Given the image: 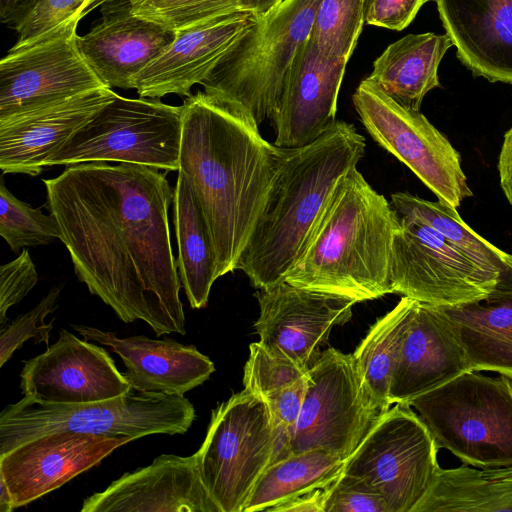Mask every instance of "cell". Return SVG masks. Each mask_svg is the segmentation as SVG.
I'll return each instance as SVG.
<instances>
[{
    "mask_svg": "<svg viewBox=\"0 0 512 512\" xmlns=\"http://www.w3.org/2000/svg\"><path fill=\"white\" fill-rule=\"evenodd\" d=\"M116 95L106 86L1 119L3 173L39 175L45 161Z\"/></svg>",
    "mask_w": 512,
    "mask_h": 512,
    "instance_id": "cell-22",
    "label": "cell"
},
{
    "mask_svg": "<svg viewBox=\"0 0 512 512\" xmlns=\"http://www.w3.org/2000/svg\"><path fill=\"white\" fill-rule=\"evenodd\" d=\"M0 235L12 251L23 247L47 245L61 238L59 224L53 214L45 215L40 209L16 198L0 182Z\"/></svg>",
    "mask_w": 512,
    "mask_h": 512,
    "instance_id": "cell-34",
    "label": "cell"
},
{
    "mask_svg": "<svg viewBox=\"0 0 512 512\" xmlns=\"http://www.w3.org/2000/svg\"><path fill=\"white\" fill-rule=\"evenodd\" d=\"M512 512V465L439 468L413 512Z\"/></svg>",
    "mask_w": 512,
    "mask_h": 512,
    "instance_id": "cell-29",
    "label": "cell"
},
{
    "mask_svg": "<svg viewBox=\"0 0 512 512\" xmlns=\"http://www.w3.org/2000/svg\"><path fill=\"white\" fill-rule=\"evenodd\" d=\"M380 416L362 389L352 354L328 348L306 372L293 453L321 448L346 460Z\"/></svg>",
    "mask_w": 512,
    "mask_h": 512,
    "instance_id": "cell-13",
    "label": "cell"
},
{
    "mask_svg": "<svg viewBox=\"0 0 512 512\" xmlns=\"http://www.w3.org/2000/svg\"><path fill=\"white\" fill-rule=\"evenodd\" d=\"M61 288L53 287L48 294L30 311L20 315L6 327L0 330V367H2L13 353L28 339L33 338L36 343L45 342L49 346L50 331L53 320L46 324L45 317L56 308Z\"/></svg>",
    "mask_w": 512,
    "mask_h": 512,
    "instance_id": "cell-38",
    "label": "cell"
},
{
    "mask_svg": "<svg viewBox=\"0 0 512 512\" xmlns=\"http://www.w3.org/2000/svg\"><path fill=\"white\" fill-rule=\"evenodd\" d=\"M272 451L271 417L261 398L244 389L212 410L196 454L203 483L221 512H244Z\"/></svg>",
    "mask_w": 512,
    "mask_h": 512,
    "instance_id": "cell-10",
    "label": "cell"
},
{
    "mask_svg": "<svg viewBox=\"0 0 512 512\" xmlns=\"http://www.w3.org/2000/svg\"><path fill=\"white\" fill-rule=\"evenodd\" d=\"M60 240L78 279L125 323L157 336L184 335L181 281L168 209L172 190L157 168L86 162L43 180Z\"/></svg>",
    "mask_w": 512,
    "mask_h": 512,
    "instance_id": "cell-1",
    "label": "cell"
},
{
    "mask_svg": "<svg viewBox=\"0 0 512 512\" xmlns=\"http://www.w3.org/2000/svg\"><path fill=\"white\" fill-rule=\"evenodd\" d=\"M417 300L402 296L397 305L379 318L352 353L362 389L371 406L387 411L392 377L408 332Z\"/></svg>",
    "mask_w": 512,
    "mask_h": 512,
    "instance_id": "cell-30",
    "label": "cell"
},
{
    "mask_svg": "<svg viewBox=\"0 0 512 512\" xmlns=\"http://www.w3.org/2000/svg\"><path fill=\"white\" fill-rule=\"evenodd\" d=\"M284 0H239L238 8L262 18L279 6Z\"/></svg>",
    "mask_w": 512,
    "mask_h": 512,
    "instance_id": "cell-46",
    "label": "cell"
},
{
    "mask_svg": "<svg viewBox=\"0 0 512 512\" xmlns=\"http://www.w3.org/2000/svg\"><path fill=\"white\" fill-rule=\"evenodd\" d=\"M348 61L322 54L310 37L300 46L286 73L271 119L276 146L295 148L310 144L335 124Z\"/></svg>",
    "mask_w": 512,
    "mask_h": 512,
    "instance_id": "cell-18",
    "label": "cell"
},
{
    "mask_svg": "<svg viewBox=\"0 0 512 512\" xmlns=\"http://www.w3.org/2000/svg\"><path fill=\"white\" fill-rule=\"evenodd\" d=\"M253 13L235 11L176 31L172 43L135 78L142 98L191 96L222 57L258 22Z\"/></svg>",
    "mask_w": 512,
    "mask_h": 512,
    "instance_id": "cell-20",
    "label": "cell"
},
{
    "mask_svg": "<svg viewBox=\"0 0 512 512\" xmlns=\"http://www.w3.org/2000/svg\"><path fill=\"white\" fill-rule=\"evenodd\" d=\"M259 342L270 352L294 361L305 371L320 357L331 330L352 317L355 301L282 281L254 294Z\"/></svg>",
    "mask_w": 512,
    "mask_h": 512,
    "instance_id": "cell-15",
    "label": "cell"
},
{
    "mask_svg": "<svg viewBox=\"0 0 512 512\" xmlns=\"http://www.w3.org/2000/svg\"><path fill=\"white\" fill-rule=\"evenodd\" d=\"M183 107L116 95L77 130L44 166L131 163L178 171Z\"/></svg>",
    "mask_w": 512,
    "mask_h": 512,
    "instance_id": "cell-8",
    "label": "cell"
},
{
    "mask_svg": "<svg viewBox=\"0 0 512 512\" xmlns=\"http://www.w3.org/2000/svg\"><path fill=\"white\" fill-rule=\"evenodd\" d=\"M408 404L438 449L475 468L512 465V377L467 371Z\"/></svg>",
    "mask_w": 512,
    "mask_h": 512,
    "instance_id": "cell-6",
    "label": "cell"
},
{
    "mask_svg": "<svg viewBox=\"0 0 512 512\" xmlns=\"http://www.w3.org/2000/svg\"><path fill=\"white\" fill-rule=\"evenodd\" d=\"M390 204L395 212L417 218L433 227L479 268L496 279L505 293L512 292V254L477 234L464 222L456 208L408 192L393 193Z\"/></svg>",
    "mask_w": 512,
    "mask_h": 512,
    "instance_id": "cell-31",
    "label": "cell"
},
{
    "mask_svg": "<svg viewBox=\"0 0 512 512\" xmlns=\"http://www.w3.org/2000/svg\"><path fill=\"white\" fill-rule=\"evenodd\" d=\"M393 207L354 167L340 181L288 283L363 302L393 293Z\"/></svg>",
    "mask_w": 512,
    "mask_h": 512,
    "instance_id": "cell-4",
    "label": "cell"
},
{
    "mask_svg": "<svg viewBox=\"0 0 512 512\" xmlns=\"http://www.w3.org/2000/svg\"><path fill=\"white\" fill-rule=\"evenodd\" d=\"M452 46L446 34H408L374 60L367 79L400 105L420 111L425 95L441 87L438 68Z\"/></svg>",
    "mask_w": 512,
    "mask_h": 512,
    "instance_id": "cell-26",
    "label": "cell"
},
{
    "mask_svg": "<svg viewBox=\"0 0 512 512\" xmlns=\"http://www.w3.org/2000/svg\"><path fill=\"white\" fill-rule=\"evenodd\" d=\"M321 0H284L222 57L202 81L208 95L242 105L260 126L272 119L286 73L310 37Z\"/></svg>",
    "mask_w": 512,
    "mask_h": 512,
    "instance_id": "cell-7",
    "label": "cell"
},
{
    "mask_svg": "<svg viewBox=\"0 0 512 512\" xmlns=\"http://www.w3.org/2000/svg\"><path fill=\"white\" fill-rule=\"evenodd\" d=\"M78 22L1 59L0 120L106 87L79 51Z\"/></svg>",
    "mask_w": 512,
    "mask_h": 512,
    "instance_id": "cell-14",
    "label": "cell"
},
{
    "mask_svg": "<svg viewBox=\"0 0 512 512\" xmlns=\"http://www.w3.org/2000/svg\"><path fill=\"white\" fill-rule=\"evenodd\" d=\"M86 340L109 346L123 361V375L138 392L184 395L215 371L213 362L194 345L144 335L119 338L99 328L71 325Z\"/></svg>",
    "mask_w": 512,
    "mask_h": 512,
    "instance_id": "cell-24",
    "label": "cell"
},
{
    "mask_svg": "<svg viewBox=\"0 0 512 512\" xmlns=\"http://www.w3.org/2000/svg\"><path fill=\"white\" fill-rule=\"evenodd\" d=\"M373 0H321L310 38L328 56L349 60Z\"/></svg>",
    "mask_w": 512,
    "mask_h": 512,
    "instance_id": "cell-33",
    "label": "cell"
},
{
    "mask_svg": "<svg viewBox=\"0 0 512 512\" xmlns=\"http://www.w3.org/2000/svg\"><path fill=\"white\" fill-rule=\"evenodd\" d=\"M102 18L78 36L86 63L108 87L134 89L135 78L175 39L176 31L135 15L130 0H108Z\"/></svg>",
    "mask_w": 512,
    "mask_h": 512,
    "instance_id": "cell-21",
    "label": "cell"
},
{
    "mask_svg": "<svg viewBox=\"0 0 512 512\" xmlns=\"http://www.w3.org/2000/svg\"><path fill=\"white\" fill-rule=\"evenodd\" d=\"M178 172L208 226L219 277L237 269L263 208L281 147L263 138L239 103L198 91L182 105Z\"/></svg>",
    "mask_w": 512,
    "mask_h": 512,
    "instance_id": "cell-2",
    "label": "cell"
},
{
    "mask_svg": "<svg viewBox=\"0 0 512 512\" xmlns=\"http://www.w3.org/2000/svg\"><path fill=\"white\" fill-rule=\"evenodd\" d=\"M365 148L363 135L342 120L310 144L281 147L273 182L237 264L253 287L285 280L338 184L357 167Z\"/></svg>",
    "mask_w": 512,
    "mask_h": 512,
    "instance_id": "cell-3",
    "label": "cell"
},
{
    "mask_svg": "<svg viewBox=\"0 0 512 512\" xmlns=\"http://www.w3.org/2000/svg\"><path fill=\"white\" fill-rule=\"evenodd\" d=\"M25 397L51 404H83L123 396L132 390L109 353L65 329L44 353L23 362Z\"/></svg>",
    "mask_w": 512,
    "mask_h": 512,
    "instance_id": "cell-16",
    "label": "cell"
},
{
    "mask_svg": "<svg viewBox=\"0 0 512 512\" xmlns=\"http://www.w3.org/2000/svg\"><path fill=\"white\" fill-rule=\"evenodd\" d=\"M306 393V375L296 383L286 387L274 398L266 401L272 425L284 426L295 434Z\"/></svg>",
    "mask_w": 512,
    "mask_h": 512,
    "instance_id": "cell-42",
    "label": "cell"
},
{
    "mask_svg": "<svg viewBox=\"0 0 512 512\" xmlns=\"http://www.w3.org/2000/svg\"><path fill=\"white\" fill-rule=\"evenodd\" d=\"M440 307L457 331L470 371L512 377V292Z\"/></svg>",
    "mask_w": 512,
    "mask_h": 512,
    "instance_id": "cell-27",
    "label": "cell"
},
{
    "mask_svg": "<svg viewBox=\"0 0 512 512\" xmlns=\"http://www.w3.org/2000/svg\"><path fill=\"white\" fill-rule=\"evenodd\" d=\"M133 390V389H132ZM83 404H51L23 397L0 414V455L57 431L135 440L152 434H184L195 419L184 395L133 393Z\"/></svg>",
    "mask_w": 512,
    "mask_h": 512,
    "instance_id": "cell-5",
    "label": "cell"
},
{
    "mask_svg": "<svg viewBox=\"0 0 512 512\" xmlns=\"http://www.w3.org/2000/svg\"><path fill=\"white\" fill-rule=\"evenodd\" d=\"M497 170L501 189L507 201L512 206V126L503 136Z\"/></svg>",
    "mask_w": 512,
    "mask_h": 512,
    "instance_id": "cell-44",
    "label": "cell"
},
{
    "mask_svg": "<svg viewBox=\"0 0 512 512\" xmlns=\"http://www.w3.org/2000/svg\"><path fill=\"white\" fill-rule=\"evenodd\" d=\"M38 0H0L1 22L16 30Z\"/></svg>",
    "mask_w": 512,
    "mask_h": 512,
    "instance_id": "cell-45",
    "label": "cell"
},
{
    "mask_svg": "<svg viewBox=\"0 0 512 512\" xmlns=\"http://www.w3.org/2000/svg\"><path fill=\"white\" fill-rule=\"evenodd\" d=\"M96 1H98V0H96Z\"/></svg>",
    "mask_w": 512,
    "mask_h": 512,
    "instance_id": "cell-48",
    "label": "cell"
},
{
    "mask_svg": "<svg viewBox=\"0 0 512 512\" xmlns=\"http://www.w3.org/2000/svg\"><path fill=\"white\" fill-rule=\"evenodd\" d=\"M96 0H38L16 29L18 40L12 47L31 45L60 28L80 19Z\"/></svg>",
    "mask_w": 512,
    "mask_h": 512,
    "instance_id": "cell-37",
    "label": "cell"
},
{
    "mask_svg": "<svg viewBox=\"0 0 512 512\" xmlns=\"http://www.w3.org/2000/svg\"><path fill=\"white\" fill-rule=\"evenodd\" d=\"M324 490V512H387L383 500L354 477L341 473Z\"/></svg>",
    "mask_w": 512,
    "mask_h": 512,
    "instance_id": "cell-39",
    "label": "cell"
},
{
    "mask_svg": "<svg viewBox=\"0 0 512 512\" xmlns=\"http://www.w3.org/2000/svg\"><path fill=\"white\" fill-rule=\"evenodd\" d=\"M38 273L27 249L14 260L0 267V323L6 322V313L18 304L36 285Z\"/></svg>",
    "mask_w": 512,
    "mask_h": 512,
    "instance_id": "cell-40",
    "label": "cell"
},
{
    "mask_svg": "<svg viewBox=\"0 0 512 512\" xmlns=\"http://www.w3.org/2000/svg\"><path fill=\"white\" fill-rule=\"evenodd\" d=\"M352 101L373 140L404 163L439 201L457 209L473 196L459 152L420 111L400 105L367 78Z\"/></svg>",
    "mask_w": 512,
    "mask_h": 512,
    "instance_id": "cell-11",
    "label": "cell"
},
{
    "mask_svg": "<svg viewBox=\"0 0 512 512\" xmlns=\"http://www.w3.org/2000/svg\"><path fill=\"white\" fill-rule=\"evenodd\" d=\"M459 61L475 77L512 84V0H434Z\"/></svg>",
    "mask_w": 512,
    "mask_h": 512,
    "instance_id": "cell-25",
    "label": "cell"
},
{
    "mask_svg": "<svg viewBox=\"0 0 512 512\" xmlns=\"http://www.w3.org/2000/svg\"><path fill=\"white\" fill-rule=\"evenodd\" d=\"M470 371L457 331L440 306L417 301L392 377L389 403H408Z\"/></svg>",
    "mask_w": 512,
    "mask_h": 512,
    "instance_id": "cell-23",
    "label": "cell"
},
{
    "mask_svg": "<svg viewBox=\"0 0 512 512\" xmlns=\"http://www.w3.org/2000/svg\"><path fill=\"white\" fill-rule=\"evenodd\" d=\"M427 1L430 0H373L365 23L401 31L411 24Z\"/></svg>",
    "mask_w": 512,
    "mask_h": 512,
    "instance_id": "cell-41",
    "label": "cell"
},
{
    "mask_svg": "<svg viewBox=\"0 0 512 512\" xmlns=\"http://www.w3.org/2000/svg\"><path fill=\"white\" fill-rule=\"evenodd\" d=\"M437 451L419 415L408 403H396L345 460L342 474L366 484L387 512H413L436 479Z\"/></svg>",
    "mask_w": 512,
    "mask_h": 512,
    "instance_id": "cell-9",
    "label": "cell"
},
{
    "mask_svg": "<svg viewBox=\"0 0 512 512\" xmlns=\"http://www.w3.org/2000/svg\"><path fill=\"white\" fill-rule=\"evenodd\" d=\"M173 221L178 245L177 267L193 309L204 308L219 278L212 238L186 178L178 173L173 198Z\"/></svg>",
    "mask_w": 512,
    "mask_h": 512,
    "instance_id": "cell-28",
    "label": "cell"
},
{
    "mask_svg": "<svg viewBox=\"0 0 512 512\" xmlns=\"http://www.w3.org/2000/svg\"><path fill=\"white\" fill-rule=\"evenodd\" d=\"M395 215L393 293L437 306L476 302L505 293L496 279L433 227L405 214Z\"/></svg>",
    "mask_w": 512,
    "mask_h": 512,
    "instance_id": "cell-12",
    "label": "cell"
},
{
    "mask_svg": "<svg viewBox=\"0 0 512 512\" xmlns=\"http://www.w3.org/2000/svg\"><path fill=\"white\" fill-rule=\"evenodd\" d=\"M13 509L10 492L4 480L0 478V512H11Z\"/></svg>",
    "mask_w": 512,
    "mask_h": 512,
    "instance_id": "cell-47",
    "label": "cell"
},
{
    "mask_svg": "<svg viewBox=\"0 0 512 512\" xmlns=\"http://www.w3.org/2000/svg\"><path fill=\"white\" fill-rule=\"evenodd\" d=\"M132 440L51 432L0 455V478L10 492L13 508H19L60 488Z\"/></svg>",
    "mask_w": 512,
    "mask_h": 512,
    "instance_id": "cell-17",
    "label": "cell"
},
{
    "mask_svg": "<svg viewBox=\"0 0 512 512\" xmlns=\"http://www.w3.org/2000/svg\"><path fill=\"white\" fill-rule=\"evenodd\" d=\"M132 12L173 31L239 11V0H130Z\"/></svg>",
    "mask_w": 512,
    "mask_h": 512,
    "instance_id": "cell-35",
    "label": "cell"
},
{
    "mask_svg": "<svg viewBox=\"0 0 512 512\" xmlns=\"http://www.w3.org/2000/svg\"><path fill=\"white\" fill-rule=\"evenodd\" d=\"M325 490L316 489L267 509L270 512H324Z\"/></svg>",
    "mask_w": 512,
    "mask_h": 512,
    "instance_id": "cell-43",
    "label": "cell"
},
{
    "mask_svg": "<svg viewBox=\"0 0 512 512\" xmlns=\"http://www.w3.org/2000/svg\"><path fill=\"white\" fill-rule=\"evenodd\" d=\"M244 367V389L264 402L302 379L306 372L287 357L270 352L259 341L249 346Z\"/></svg>",
    "mask_w": 512,
    "mask_h": 512,
    "instance_id": "cell-36",
    "label": "cell"
},
{
    "mask_svg": "<svg viewBox=\"0 0 512 512\" xmlns=\"http://www.w3.org/2000/svg\"><path fill=\"white\" fill-rule=\"evenodd\" d=\"M344 464V459L326 449L293 453L265 469L244 512L267 511L295 496L323 489L341 475Z\"/></svg>",
    "mask_w": 512,
    "mask_h": 512,
    "instance_id": "cell-32",
    "label": "cell"
},
{
    "mask_svg": "<svg viewBox=\"0 0 512 512\" xmlns=\"http://www.w3.org/2000/svg\"><path fill=\"white\" fill-rule=\"evenodd\" d=\"M81 512H221L203 483L197 454H162L87 497Z\"/></svg>",
    "mask_w": 512,
    "mask_h": 512,
    "instance_id": "cell-19",
    "label": "cell"
}]
</instances>
